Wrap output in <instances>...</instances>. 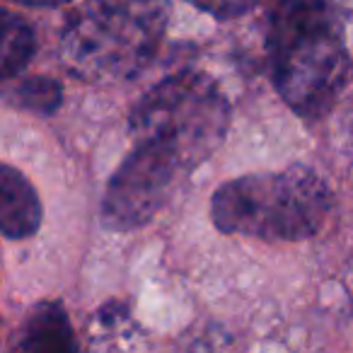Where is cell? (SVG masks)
Listing matches in <instances>:
<instances>
[{
  "label": "cell",
  "mask_w": 353,
  "mask_h": 353,
  "mask_svg": "<svg viewBox=\"0 0 353 353\" xmlns=\"http://www.w3.org/2000/svg\"><path fill=\"white\" fill-rule=\"evenodd\" d=\"M266 49L276 90L303 119L324 117L351 78L343 22L332 0H274Z\"/></svg>",
  "instance_id": "6da1fadb"
},
{
  "label": "cell",
  "mask_w": 353,
  "mask_h": 353,
  "mask_svg": "<svg viewBox=\"0 0 353 353\" xmlns=\"http://www.w3.org/2000/svg\"><path fill=\"white\" fill-rule=\"evenodd\" d=\"M170 12V0H85L61 30L63 65L92 83L133 78L155 59Z\"/></svg>",
  "instance_id": "7a4b0ae2"
},
{
  "label": "cell",
  "mask_w": 353,
  "mask_h": 353,
  "mask_svg": "<svg viewBox=\"0 0 353 353\" xmlns=\"http://www.w3.org/2000/svg\"><path fill=\"white\" fill-rule=\"evenodd\" d=\"M332 192L307 167L237 176L216 189L211 216L218 230L271 242L314 237L332 216Z\"/></svg>",
  "instance_id": "3957f363"
},
{
  "label": "cell",
  "mask_w": 353,
  "mask_h": 353,
  "mask_svg": "<svg viewBox=\"0 0 353 353\" xmlns=\"http://www.w3.org/2000/svg\"><path fill=\"white\" fill-rule=\"evenodd\" d=\"M128 126L133 141L157 143L192 172L223 143L230 126V104L213 78L182 70L138 99Z\"/></svg>",
  "instance_id": "277c9868"
},
{
  "label": "cell",
  "mask_w": 353,
  "mask_h": 353,
  "mask_svg": "<svg viewBox=\"0 0 353 353\" xmlns=\"http://www.w3.org/2000/svg\"><path fill=\"white\" fill-rule=\"evenodd\" d=\"M189 174L172 152L150 141H133V150L119 165L102 201L107 230L128 232L145 225L172 196L176 182Z\"/></svg>",
  "instance_id": "5b68a950"
},
{
  "label": "cell",
  "mask_w": 353,
  "mask_h": 353,
  "mask_svg": "<svg viewBox=\"0 0 353 353\" xmlns=\"http://www.w3.org/2000/svg\"><path fill=\"white\" fill-rule=\"evenodd\" d=\"M41 203L34 187L20 170L0 165V232L22 240L39 230Z\"/></svg>",
  "instance_id": "8992f818"
},
{
  "label": "cell",
  "mask_w": 353,
  "mask_h": 353,
  "mask_svg": "<svg viewBox=\"0 0 353 353\" xmlns=\"http://www.w3.org/2000/svg\"><path fill=\"white\" fill-rule=\"evenodd\" d=\"M12 353H78V341L63 305H37L27 317Z\"/></svg>",
  "instance_id": "52a82bcc"
},
{
  "label": "cell",
  "mask_w": 353,
  "mask_h": 353,
  "mask_svg": "<svg viewBox=\"0 0 353 353\" xmlns=\"http://www.w3.org/2000/svg\"><path fill=\"white\" fill-rule=\"evenodd\" d=\"M37 49L32 27L22 17L0 10V80H8L27 68Z\"/></svg>",
  "instance_id": "ba28073f"
},
{
  "label": "cell",
  "mask_w": 353,
  "mask_h": 353,
  "mask_svg": "<svg viewBox=\"0 0 353 353\" xmlns=\"http://www.w3.org/2000/svg\"><path fill=\"white\" fill-rule=\"evenodd\" d=\"M6 94L12 99V104L37 114H54L61 107V99H63L61 85L51 78H44V75L20 80Z\"/></svg>",
  "instance_id": "9c48e42d"
},
{
  "label": "cell",
  "mask_w": 353,
  "mask_h": 353,
  "mask_svg": "<svg viewBox=\"0 0 353 353\" xmlns=\"http://www.w3.org/2000/svg\"><path fill=\"white\" fill-rule=\"evenodd\" d=\"M189 3L218 20H232V17H240L247 10H252L256 0H189Z\"/></svg>",
  "instance_id": "30bf717a"
},
{
  "label": "cell",
  "mask_w": 353,
  "mask_h": 353,
  "mask_svg": "<svg viewBox=\"0 0 353 353\" xmlns=\"http://www.w3.org/2000/svg\"><path fill=\"white\" fill-rule=\"evenodd\" d=\"M15 3L32 6V8H56V6H63V3H73V0H15Z\"/></svg>",
  "instance_id": "8fae6325"
}]
</instances>
